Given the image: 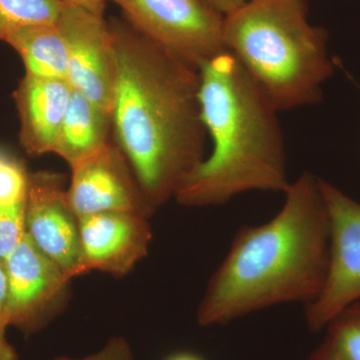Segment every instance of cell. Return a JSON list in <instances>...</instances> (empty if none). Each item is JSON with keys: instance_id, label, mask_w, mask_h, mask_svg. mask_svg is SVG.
Masks as SVG:
<instances>
[{"instance_id": "9", "label": "cell", "mask_w": 360, "mask_h": 360, "mask_svg": "<svg viewBox=\"0 0 360 360\" xmlns=\"http://www.w3.org/2000/svg\"><path fill=\"white\" fill-rule=\"evenodd\" d=\"M70 168L66 195L78 219L105 212L153 214L115 139L96 155Z\"/></svg>"}, {"instance_id": "13", "label": "cell", "mask_w": 360, "mask_h": 360, "mask_svg": "<svg viewBox=\"0 0 360 360\" xmlns=\"http://www.w3.org/2000/svg\"><path fill=\"white\" fill-rule=\"evenodd\" d=\"M112 139L110 113L73 90L53 155L71 167L96 155Z\"/></svg>"}, {"instance_id": "5", "label": "cell", "mask_w": 360, "mask_h": 360, "mask_svg": "<svg viewBox=\"0 0 360 360\" xmlns=\"http://www.w3.org/2000/svg\"><path fill=\"white\" fill-rule=\"evenodd\" d=\"M125 20L153 44L198 70L226 51L224 15L205 0H108Z\"/></svg>"}, {"instance_id": "17", "label": "cell", "mask_w": 360, "mask_h": 360, "mask_svg": "<svg viewBox=\"0 0 360 360\" xmlns=\"http://www.w3.org/2000/svg\"><path fill=\"white\" fill-rule=\"evenodd\" d=\"M30 174L22 161L0 149V205L25 200Z\"/></svg>"}, {"instance_id": "3", "label": "cell", "mask_w": 360, "mask_h": 360, "mask_svg": "<svg viewBox=\"0 0 360 360\" xmlns=\"http://www.w3.org/2000/svg\"><path fill=\"white\" fill-rule=\"evenodd\" d=\"M198 73L201 118L212 149L174 200L207 207L250 191L283 193L290 181L278 111L231 52L206 61Z\"/></svg>"}, {"instance_id": "4", "label": "cell", "mask_w": 360, "mask_h": 360, "mask_svg": "<svg viewBox=\"0 0 360 360\" xmlns=\"http://www.w3.org/2000/svg\"><path fill=\"white\" fill-rule=\"evenodd\" d=\"M224 44L278 112L319 103L335 73L307 0H248L224 15Z\"/></svg>"}, {"instance_id": "7", "label": "cell", "mask_w": 360, "mask_h": 360, "mask_svg": "<svg viewBox=\"0 0 360 360\" xmlns=\"http://www.w3.org/2000/svg\"><path fill=\"white\" fill-rule=\"evenodd\" d=\"M8 293L4 324L26 335L46 328L70 295L71 279L35 246L27 234L6 260Z\"/></svg>"}, {"instance_id": "12", "label": "cell", "mask_w": 360, "mask_h": 360, "mask_svg": "<svg viewBox=\"0 0 360 360\" xmlns=\"http://www.w3.org/2000/svg\"><path fill=\"white\" fill-rule=\"evenodd\" d=\"M73 89L68 79L25 75L13 92L20 143L26 155L53 153Z\"/></svg>"}, {"instance_id": "24", "label": "cell", "mask_w": 360, "mask_h": 360, "mask_svg": "<svg viewBox=\"0 0 360 360\" xmlns=\"http://www.w3.org/2000/svg\"><path fill=\"white\" fill-rule=\"evenodd\" d=\"M0 360H18L15 348L6 340V330L0 328Z\"/></svg>"}, {"instance_id": "20", "label": "cell", "mask_w": 360, "mask_h": 360, "mask_svg": "<svg viewBox=\"0 0 360 360\" xmlns=\"http://www.w3.org/2000/svg\"><path fill=\"white\" fill-rule=\"evenodd\" d=\"M307 360H345L328 338L319 345Z\"/></svg>"}, {"instance_id": "1", "label": "cell", "mask_w": 360, "mask_h": 360, "mask_svg": "<svg viewBox=\"0 0 360 360\" xmlns=\"http://www.w3.org/2000/svg\"><path fill=\"white\" fill-rule=\"evenodd\" d=\"M108 21L115 68L113 139L155 212L174 200L205 158L200 73L127 20Z\"/></svg>"}, {"instance_id": "6", "label": "cell", "mask_w": 360, "mask_h": 360, "mask_svg": "<svg viewBox=\"0 0 360 360\" xmlns=\"http://www.w3.org/2000/svg\"><path fill=\"white\" fill-rule=\"evenodd\" d=\"M329 219V258L319 296L305 305L312 333L326 330L333 317L360 300V202L319 177Z\"/></svg>"}, {"instance_id": "18", "label": "cell", "mask_w": 360, "mask_h": 360, "mask_svg": "<svg viewBox=\"0 0 360 360\" xmlns=\"http://www.w3.org/2000/svg\"><path fill=\"white\" fill-rule=\"evenodd\" d=\"M25 234V200L0 205V259L6 262Z\"/></svg>"}, {"instance_id": "21", "label": "cell", "mask_w": 360, "mask_h": 360, "mask_svg": "<svg viewBox=\"0 0 360 360\" xmlns=\"http://www.w3.org/2000/svg\"><path fill=\"white\" fill-rule=\"evenodd\" d=\"M7 293H8V276H7L6 262L0 259V328L4 330L7 329L4 324V309H6Z\"/></svg>"}, {"instance_id": "10", "label": "cell", "mask_w": 360, "mask_h": 360, "mask_svg": "<svg viewBox=\"0 0 360 360\" xmlns=\"http://www.w3.org/2000/svg\"><path fill=\"white\" fill-rule=\"evenodd\" d=\"M68 45V80L110 115L115 68L108 21L80 7L65 6L58 20Z\"/></svg>"}, {"instance_id": "16", "label": "cell", "mask_w": 360, "mask_h": 360, "mask_svg": "<svg viewBox=\"0 0 360 360\" xmlns=\"http://www.w3.org/2000/svg\"><path fill=\"white\" fill-rule=\"evenodd\" d=\"M326 336L345 360H360V300L341 310L326 326Z\"/></svg>"}, {"instance_id": "14", "label": "cell", "mask_w": 360, "mask_h": 360, "mask_svg": "<svg viewBox=\"0 0 360 360\" xmlns=\"http://www.w3.org/2000/svg\"><path fill=\"white\" fill-rule=\"evenodd\" d=\"M30 77L68 79V45L58 23L28 26L6 40Z\"/></svg>"}, {"instance_id": "25", "label": "cell", "mask_w": 360, "mask_h": 360, "mask_svg": "<svg viewBox=\"0 0 360 360\" xmlns=\"http://www.w3.org/2000/svg\"><path fill=\"white\" fill-rule=\"evenodd\" d=\"M167 360H205L200 355L191 354V352H179V354H175L172 356L168 357Z\"/></svg>"}, {"instance_id": "19", "label": "cell", "mask_w": 360, "mask_h": 360, "mask_svg": "<svg viewBox=\"0 0 360 360\" xmlns=\"http://www.w3.org/2000/svg\"><path fill=\"white\" fill-rule=\"evenodd\" d=\"M53 360H134L131 347L123 336H113L98 352L80 359L59 356Z\"/></svg>"}, {"instance_id": "11", "label": "cell", "mask_w": 360, "mask_h": 360, "mask_svg": "<svg viewBox=\"0 0 360 360\" xmlns=\"http://www.w3.org/2000/svg\"><path fill=\"white\" fill-rule=\"evenodd\" d=\"M150 217L141 213L105 212L79 219L82 274L99 271L120 278L148 255Z\"/></svg>"}, {"instance_id": "2", "label": "cell", "mask_w": 360, "mask_h": 360, "mask_svg": "<svg viewBox=\"0 0 360 360\" xmlns=\"http://www.w3.org/2000/svg\"><path fill=\"white\" fill-rule=\"evenodd\" d=\"M274 219L241 227L213 272L196 319L224 326L285 303L309 304L326 281L329 219L319 177L303 172L284 191Z\"/></svg>"}, {"instance_id": "8", "label": "cell", "mask_w": 360, "mask_h": 360, "mask_svg": "<svg viewBox=\"0 0 360 360\" xmlns=\"http://www.w3.org/2000/svg\"><path fill=\"white\" fill-rule=\"evenodd\" d=\"M25 222L30 240L68 278L82 276L79 219L68 203L63 175L30 174Z\"/></svg>"}, {"instance_id": "22", "label": "cell", "mask_w": 360, "mask_h": 360, "mask_svg": "<svg viewBox=\"0 0 360 360\" xmlns=\"http://www.w3.org/2000/svg\"><path fill=\"white\" fill-rule=\"evenodd\" d=\"M65 6H77L89 11L90 13L104 15L105 4L108 0H59Z\"/></svg>"}, {"instance_id": "15", "label": "cell", "mask_w": 360, "mask_h": 360, "mask_svg": "<svg viewBox=\"0 0 360 360\" xmlns=\"http://www.w3.org/2000/svg\"><path fill=\"white\" fill-rule=\"evenodd\" d=\"M63 6L59 0H0V41L28 26L58 22Z\"/></svg>"}, {"instance_id": "23", "label": "cell", "mask_w": 360, "mask_h": 360, "mask_svg": "<svg viewBox=\"0 0 360 360\" xmlns=\"http://www.w3.org/2000/svg\"><path fill=\"white\" fill-rule=\"evenodd\" d=\"M205 1L222 15H226L238 7L243 6L248 0H205Z\"/></svg>"}]
</instances>
